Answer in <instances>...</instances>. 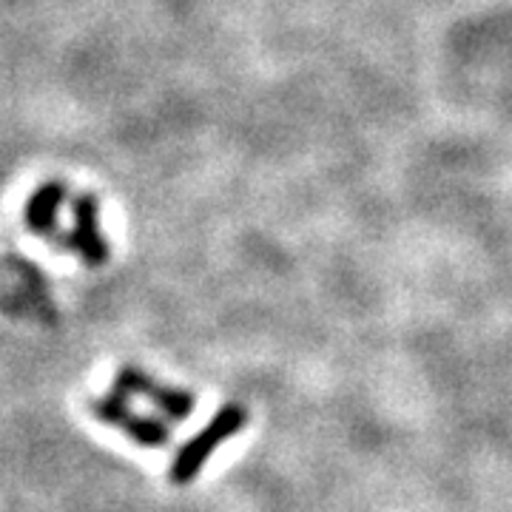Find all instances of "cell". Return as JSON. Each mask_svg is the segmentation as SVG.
<instances>
[{
    "mask_svg": "<svg viewBox=\"0 0 512 512\" xmlns=\"http://www.w3.org/2000/svg\"><path fill=\"white\" fill-rule=\"evenodd\" d=\"M92 413L103 424H111L117 430H123L128 439L137 441L140 447H168L171 444V427L160 419H151L143 413H134L128 407V399L109 393V396H97L92 399Z\"/></svg>",
    "mask_w": 512,
    "mask_h": 512,
    "instance_id": "obj_3",
    "label": "cell"
},
{
    "mask_svg": "<svg viewBox=\"0 0 512 512\" xmlns=\"http://www.w3.org/2000/svg\"><path fill=\"white\" fill-rule=\"evenodd\" d=\"M66 245L74 248V251H80L89 265H100L106 259V254H109L106 242H103L100 231H97V205L89 197L74 202V228L69 239H66Z\"/></svg>",
    "mask_w": 512,
    "mask_h": 512,
    "instance_id": "obj_4",
    "label": "cell"
},
{
    "mask_svg": "<svg viewBox=\"0 0 512 512\" xmlns=\"http://www.w3.org/2000/svg\"><path fill=\"white\" fill-rule=\"evenodd\" d=\"M245 424H248V410L242 404H225V407H220L214 413V419L208 421L197 436H191L180 447V453H177L174 464H171V481L180 484V487L191 484L202 473L205 461L217 453V447H220L222 441L234 439Z\"/></svg>",
    "mask_w": 512,
    "mask_h": 512,
    "instance_id": "obj_1",
    "label": "cell"
},
{
    "mask_svg": "<svg viewBox=\"0 0 512 512\" xmlns=\"http://www.w3.org/2000/svg\"><path fill=\"white\" fill-rule=\"evenodd\" d=\"M111 393H117L123 399L146 396L148 402L160 407V413L168 421H185L194 413V407H197L194 393L180 390V387H171V384H157L146 370H137V367H123L114 376V382H111Z\"/></svg>",
    "mask_w": 512,
    "mask_h": 512,
    "instance_id": "obj_2",
    "label": "cell"
},
{
    "mask_svg": "<svg viewBox=\"0 0 512 512\" xmlns=\"http://www.w3.org/2000/svg\"><path fill=\"white\" fill-rule=\"evenodd\" d=\"M60 202H63V191L57 188V185H46V188H40L35 197L29 200V208H26V222H29V228L37 231L40 237H49V234H55L57 228V208H60Z\"/></svg>",
    "mask_w": 512,
    "mask_h": 512,
    "instance_id": "obj_5",
    "label": "cell"
}]
</instances>
